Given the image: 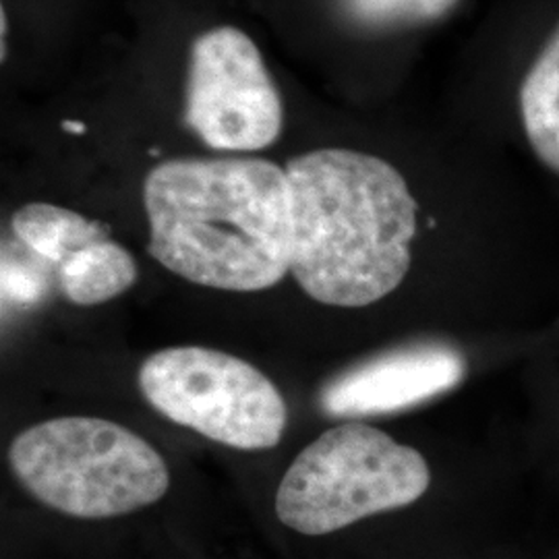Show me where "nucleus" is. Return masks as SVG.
Listing matches in <instances>:
<instances>
[{
  "instance_id": "f257e3e1",
  "label": "nucleus",
  "mask_w": 559,
  "mask_h": 559,
  "mask_svg": "<svg viewBox=\"0 0 559 559\" xmlns=\"http://www.w3.org/2000/svg\"><path fill=\"white\" fill-rule=\"evenodd\" d=\"M150 255L193 284L258 293L293 261L286 168L260 158H179L143 182Z\"/></svg>"
},
{
  "instance_id": "f03ea898",
  "label": "nucleus",
  "mask_w": 559,
  "mask_h": 559,
  "mask_svg": "<svg viewBox=\"0 0 559 559\" xmlns=\"http://www.w3.org/2000/svg\"><path fill=\"white\" fill-rule=\"evenodd\" d=\"M293 200L290 274L330 307L357 309L392 295L413 261L419 205L390 162L344 147L286 164Z\"/></svg>"
},
{
  "instance_id": "7ed1b4c3",
  "label": "nucleus",
  "mask_w": 559,
  "mask_h": 559,
  "mask_svg": "<svg viewBox=\"0 0 559 559\" xmlns=\"http://www.w3.org/2000/svg\"><path fill=\"white\" fill-rule=\"evenodd\" d=\"M9 462L36 500L73 519L131 514L160 501L170 487L154 445L96 417H60L21 431Z\"/></svg>"
},
{
  "instance_id": "20e7f679",
  "label": "nucleus",
  "mask_w": 559,
  "mask_h": 559,
  "mask_svg": "<svg viewBox=\"0 0 559 559\" xmlns=\"http://www.w3.org/2000/svg\"><path fill=\"white\" fill-rule=\"evenodd\" d=\"M431 471L419 450L378 427L348 420L309 443L280 480L276 516L320 537L420 500Z\"/></svg>"
},
{
  "instance_id": "39448f33",
  "label": "nucleus",
  "mask_w": 559,
  "mask_h": 559,
  "mask_svg": "<svg viewBox=\"0 0 559 559\" xmlns=\"http://www.w3.org/2000/svg\"><path fill=\"white\" fill-rule=\"evenodd\" d=\"M140 388L164 417L235 450H267L284 436L288 408L251 362L203 346L164 348L143 360Z\"/></svg>"
},
{
  "instance_id": "423d86ee",
  "label": "nucleus",
  "mask_w": 559,
  "mask_h": 559,
  "mask_svg": "<svg viewBox=\"0 0 559 559\" xmlns=\"http://www.w3.org/2000/svg\"><path fill=\"white\" fill-rule=\"evenodd\" d=\"M185 120L221 152H258L278 140V90L245 32L224 25L193 41Z\"/></svg>"
},
{
  "instance_id": "0eeeda50",
  "label": "nucleus",
  "mask_w": 559,
  "mask_h": 559,
  "mask_svg": "<svg viewBox=\"0 0 559 559\" xmlns=\"http://www.w3.org/2000/svg\"><path fill=\"white\" fill-rule=\"evenodd\" d=\"M466 360L445 344H415L365 360L330 381L321 411L336 419L380 417L413 408L456 388Z\"/></svg>"
},
{
  "instance_id": "6e6552de",
  "label": "nucleus",
  "mask_w": 559,
  "mask_h": 559,
  "mask_svg": "<svg viewBox=\"0 0 559 559\" xmlns=\"http://www.w3.org/2000/svg\"><path fill=\"white\" fill-rule=\"evenodd\" d=\"M133 255L115 240L94 242L57 267L60 295L73 305L94 307L127 293L138 280Z\"/></svg>"
},
{
  "instance_id": "1a4fd4ad",
  "label": "nucleus",
  "mask_w": 559,
  "mask_h": 559,
  "mask_svg": "<svg viewBox=\"0 0 559 559\" xmlns=\"http://www.w3.org/2000/svg\"><path fill=\"white\" fill-rule=\"evenodd\" d=\"M11 228L25 249L55 267L81 249L108 239L110 233L102 222L87 221L78 212L44 201L20 207L13 214Z\"/></svg>"
},
{
  "instance_id": "9d476101",
  "label": "nucleus",
  "mask_w": 559,
  "mask_h": 559,
  "mask_svg": "<svg viewBox=\"0 0 559 559\" xmlns=\"http://www.w3.org/2000/svg\"><path fill=\"white\" fill-rule=\"evenodd\" d=\"M520 115L533 152L559 175V25L520 85Z\"/></svg>"
},
{
  "instance_id": "9b49d317",
  "label": "nucleus",
  "mask_w": 559,
  "mask_h": 559,
  "mask_svg": "<svg viewBox=\"0 0 559 559\" xmlns=\"http://www.w3.org/2000/svg\"><path fill=\"white\" fill-rule=\"evenodd\" d=\"M459 0H340L346 20L367 29H392L440 20Z\"/></svg>"
},
{
  "instance_id": "f8f14e48",
  "label": "nucleus",
  "mask_w": 559,
  "mask_h": 559,
  "mask_svg": "<svg viewBox=\"0 0 559 559\" xmlns=\"http://www.w3.org/2000/svg\"><path fill=\"white\" fill-rule=\"evenodd\" d=\"M36 265H25L23 261L9 258L4 253L2 258V293L9 299L17 302H29V300L40 299L44 288H46V278Z\"/></svg>"
},
{
  "instance_id": "ddd939ff",
  "label": "nucleus",
  "mask_w": 559,
  "mask_h": 559,
  "mask_svg": "<svg viewBox=\"0 0 559 559\" xmlns=\"http://www.w3.org/2000/svg\"><path fill=\"white\" fill-rule=\"evenodd\" d=\"M0 23H2L0 38H2V60H4V57H7V13H4V9L0 11Z\"/></svg>"
},
{
  "instance_id": "4468645a",
  "label": "nucleus",
  "mask_w": 559,
  "mask_h": 559,
  "mask_svg": "<svg viewBox=\"0 0 559 559\" xmlns=\"http://www.w3.org/2000/svg\"><path fill=\"white\" fill-rule=\"evenodd\" d=\"M62 127L69 129V133H83V129H85L80 122H62Z\"/></svg>"
}]
</instances>
